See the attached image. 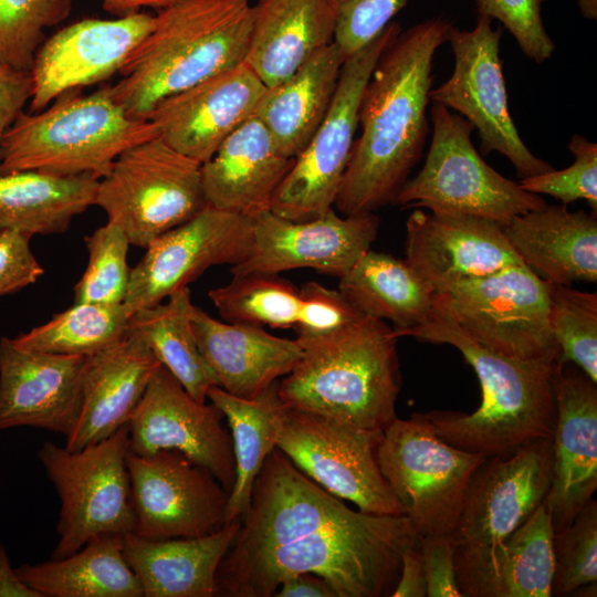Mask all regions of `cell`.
Listing matches in <instances>:
<instances>
[{"instance_id":"12","label":"cell","mask_w":597,"mask_h":597,"mask_svg":"<svg viewBox=\"0 0 597 597\" xmlns=\"http://www.w3.org/2000/svg\"><path fill=\"white\" fill-rule=\"evenodd\" d=\"M400 31L401 25L391 21L346 57L331 107L279 186L271 205L273 213L304 221L334 208L358 128L363 92L380 54Z\"/></svg>"},{"instance_id":"10","label":"cell","mask_w":597,"mask_h":597,"mask_svg":"<svg viewBox=\"0 0 597 597\" xmlns=\"http://www.w3.org/2000/svg\"><path fill=\"white\" fill-rule=\"evenodd\" d=\"M447 313L481 345L507 357L556 366L546 282L523 262L436 293Z\"/></svg>"},{"instance_id":"22","label":"cell","mask_w":597,"mask_h":597,"mask_svg":"<svg viewBox=\"0 0 597 597\" xmlns=\"http://www.w3.org/2000/svg\"><path fill=\"white\" fill-rule=\"evenodd\" d=\"M406 262L434 294L522 263L495 221L461 213L413 210L406 221Z\"/></svg>"},{"instance_id":"3","label":"cell","mask_w":597,"mask_h":597,"mask_svg":"<svg viewBox=\"0 0 597 597\" xmlns=\"http://www.w3.org/2000/svg\"><path fill=\"white\" fill-rule=\"evenodd\" d=\"M395 333L455 347L479 378L482 400L474 412L417 413L447 443L491 457L553 436L554 366L514 359L481 345L436 306L419 325Z\"/></svg>"},{"instance_id":"7","label":"cell","mask_w":597,"mask_h":597,"mask_svg":"<svg viewBox=\"0 0 597 597\" xmlns=\"http://www.w3.org/2000/svg\"><path fill=\"white\" fill-rule=\"evenodd\" d=\"M433 126L425 165L399 190L395 202L430 211L469 214L500 224L546 202L489 166L475 149L473 125L433 103Z\"/></svg>"},{"instance_id":"16","label":"cell","mask_w":597,"mask_h":597,"mask_svg":"<svg viewBox=\"0 0 597 597\" xmlns=\"http://www.w3.org/2000/svg\"><path fill=\"white\" fill-rule=\"evenodd\" d=\"M127 468L134 535L146 540L198 537L228 524L229 492L208 469L182 453L128 451Z\"/></svg>"},{"instance_id":"35","label":"cell","mask_w":597,"mask_h":597,"mask_svg":"<svg viewBox=\"0 0 597 597\" xmlns=\"http://www.w3.org/2000/svg\"><path fill=\"white\" fill-rule=\"evenodd\" d=\"M338 290L362 315L396 331L419 325L433 308V289L406 260L373 250L339 277Z\"/></svg>"},{"instance_id":"51","label":"cell","mask_w":597,"mask_h":597,"mask_svg":"<svg viewBox=\"0 0 597 597\" xmlns=\"http://www.w3.org/2000/svg\"><path fill=\"white\" fill-rule=\"evenodd\" d=\"M392 597H426L427 580L421 561L419 542L407 547L401 554L399 578Z\"/></svg>"},{"instance_id":"40","label":"cell","mask_w":597,"mask_h":597,"mask_svg":"<svg viewBox=\"0 0 597 597\" xmlns=\"http://www.w3.org/2000/svg\"><path fill=\"white\" fill-rule=\"evenodd\" d=\"M548 321L559 348L557 364L570 363L597 384V294L546 282Z\"/></svg>"},{"instance_id":"46","label":"cell","mask_w":597,"mask_h":597,"mask_svg":"<svg viewBox=\"0 0 597 597\" xmlns=\"http://www.w3.org/2000/svg\"><path fill=\"white\" fill-rule=\"evenodd\" d=\"M334 42L347 57L376 38L409 0H329Z\"/></svg>"},{"instance_id":"37","label":"cell","mask_w":597,"mask_h":597,"mask_svg":"<svg viewBox=\"0 0 597 597\" xmlns=\"http://www.w3.org/2000/svg\"><path fill=\"white\" fill-rule=\"evenodd\" d=\"M192 307L190 290L182 287L165 303L132 313L128 331L145 341L195 399L205 402L208 389L218 381L198 347L191 326Z\"/></svg>"},{"instance_id":"43","label":"cell","mask_w":597,"mask_h":597,"mask_svg":"<svg viewBox=\"0 0 597 597\" xmlns=\"http://www.w3.org/2000/svg\"><path fill=\"white\" fill-rule=\"evenodd\" d=\"M552 596L570 595L597 580V501L591 499L552 541Z\"/></svg>"},{"instance_id":"50","label":"cell","mask_w":597,"mask_h":597,"mask_svg":"<svg viewBox=\"0 0 597 597\" xmlns=\"http://www.w3.org/2000/svg\"><path fill=\"white\" fill-rule=\"evenodd\" d=\"M31 95L30 72L0 62V153L4 135L23 112V106Z\"/></svg>"},{"instance_id":"8","label":"cell","mask_w":597,"mask_h":597,"mask_svg":"<svg viewBox=\"0 0 597 597\" xmlns=\"http://www.w3.org/2000/svg\"><path fill=\"white\" fill-rule=\"evenodd\" d=\"M201 165L161 137L150 138L116 158L98 181L95 205L130 245L146 248L207 206Z\"/></svg>"},{"instance_id":"31","label":"cell","mask_w":597,"mask_h":597,"mask_svg":"<svg viewBox=\"0 0 597 597\" xmlns=\"http://www.w3.org/2000/svg\"><path fill=\"white\" fill-rule=\"evenodd\" d=\"M345 60L333 41L290 77L265 88L253 115L284 156L295 158L314 136L331 107Z\"/></svg>"},{"instance_id":"53","label":"cell","mask_w":597,"mask_h":597,"mask_svg":"<svg viewBox=\"0 0 597 597\" xmlns=\"http://www.w3.org/2000/svg\"><path fill=\"white\" fill-rule=\"evenodd\" d=\"M0 597H43L28 586L11 567L4 546L0 543Z\"/></svg>"},{"instance_id":"2","label":"cell","mask_w":597,"mask_h":597,"mask_svg":"<svg viewBox=\"0 0 597 597\" xmlns=\"http://www.w3.org/2000/svg\"><path fill=\"white\" fill-rule=\"evenodd\" d=\"M452 22L436 17L399 34L380 54L362 95L355 139L337 198L343 216L374 212L396 197L429 132L433 60Z\"/></svg>"},{"instance_id":"38","label":"cell","mask_w":597,"mask_h":597,"mask_svg":"<svg viewBox=\"0 0 597 597\" xmlns=\"http://www.w3.org/2000/svg\"><path fill=\"white\" fill-rule=\"evenodd\" d=\"M132 312L122 303H75L28 333L13 338L20 347L62 355L90 356L124 338Z\"/></svg>"},{"instance_id":"18","label":"cell","mask_w":597,"mask_h":597,"mask_svg":"<svg viewBox=\"0 0 597 597\" xmlns=\"http://www.w3.org/2000/svg\"><path fill=\"white\" fill-rule=\"evenodd\" d=\"M223 418L220 409L195 399L160 364L127 423L129 452L178 451L208 469L230 494L235 461Z\"/></svg>"},{"instance_id":"49","label":"cell","mask_w":597,"mask_h":597,"mask_svg":"<svg viewBox=\"0 0 597 597\" xmlns=\"http://www.w3.org/2000/svg\"><path fill=\"white\" fill-rule=\"evenodd\" d=\"M428 597H462L455 576L454 546L450 535L419 536Z\"/></svg>"},{"instance_id":"45","label":"cell","mask_w":597,"mask_h":597,"mask_svg":"<svg viewBox=\"0 0 597 597\" xmlns=\"http://www.w3.org/2000/svg\"><path fill=\"white\" fill-rule=\"evenodd\" d=\"M546 0H475L476 15L498 20L514 36L526 57L543 63L555 44L547 33L542 7Z\"/></svg>"},{"instance_id":"42","label":"cell","mask_w":597,"mask_h":597,"mask_svg":"<svg viewBox=\"0 0 597 597\" xmlns=\"http://www.w3.org/2000/svg\"><path fill=\"white\" fill-rule=\"evenodd\" d=\"M70 10L71 0H0V62L30 72L44 30Z\"/></svg>"},{"instance_id":"5","label":"cell","mask_w":597,"mask_h":597,"mask_svg":"<svg viewBox=\"0 0 597 597\" xmlns=\"http://www.w3.org/2000/svg\"><path fill=\"white\" fill-rule=\"evenodd\" d=\"M296 339L303 355L277 383L285 405L367 429L385 430L397 418L401 376L394 327L363 315L332 334Z\"/></svg>"},{"instance_id":"52","label":"cell","mask_w":597,"mask_h":597,"mask_svg":"<svg viewBox=\"0 0 597 597\" xmlns=\"http://www.w3.org/2000/svg\"><path fill=\"white\" fill-rule=\"evenodd\" d=\"M276 597H337L331 584L313 573H297L285 577L275 595Z\"/></svg>"},{"instance_id":"32","label":"cell","mask_w":597,"mask_h":597,"mask_svg":"<svg viewBox=\"0 0 597 597\" xmlns=\"http://www.w3.org/2000/svg\"><path fill=\"white\" fill-rule=\"evenodd\" d=\"M553 535L544 501L482 563L457 579L462 597H551Z\"/></svg>"},{"instance_id":"25","label":"cell","mask_w":597,"mask_h":597,"mask_svg":"<svg viewBox=\"0 0 597 597\" xmlns=\"http://www.w3.org/2000/svg\"><path fill=\"white\" fill-rule=\"evenodd\" d=\"M160 365L145 341L127 331L117 343L85 358L80 409L65 447L78 450L127 426Z\"/></svg>"},{"instance_id":"39","label":"cell","mask_w":597,"mask_h":597,"mask_svg":"<svg viewBox=\"0 0 597 597\" xmlns=\"http://www.w3.org/2000/svg\"><path fill=\"white\" fill-rule=\"evenodd\" d=\"M232 276L229 283L208 293L226 322L272 328L295 327L300 290L294 284L279 274L253 272Z\"/></svg>"},{"instance_id":"29","label":"cell","mask_w":597,"mask_h":597,"mask_svg":"<svg viewBox=\"0 0 597 597\" xmlns=\"http://www.w3.org/2000/svg\"><path fill=\"white\" fill-rule=\"evenodd\" d=\"M242 519L198 537L146 540L124 535V555L145 597H213L219 564Z\"/></svg>"},{"instance_id":"44","label":"cell","mask_w":597,"mask_h":597,"mask_svg":"<svg viewBox=\"0 0 597 597\" xmlns=\"http://www.w3.org/2000/svg\"><path fill=\"white\" fill-rule=\"evenodd\" d=\"M567 148L574 156L570 166L521 179L519 185L531 193L548 195L558 199L565 206L577 200H585L591 211L596 212L597 144L575 134Z\"/></svg>"},{"instance_id":"34","label":"cell","mask_w":597,"mask_h":597,"mask_svg":"<svg viewBox=\"0 0 597 597\" xmlns=\"http://www.w3.org/2000/svg\"><path fill=\"white\" fill-rule=\"evenodd\" d=\"M15 572L43 597H144L121 534L98 535L71 555L22 564Z\"/></svg>"},{"instance_id":"19","label":"cell","mask_w":597,"mask_h":597,"mask_svg":"<svg viewBox=\"0 0 597 597\" xmlns=\"http://www.w3.org/2000/svg\"><path fill=\"white\" fill-rule=\"evenodd\" d=\"M378 229L374 212L339 216L332 208L318 218L294 221L269 211L253 219L250 249L230 272L279 274L307 268L341 277L370 250Z\"/></svg>"},{"instance_id":"54","label":"cell","mask_w":597,"mask_h":597,"mask_svg":"<svg viewBox=\"0 0 597 597\" xmlns=\"http://www.w3.org/2000/svg\"><path fill=\"white\" fill-rule=\"evenodd\" d=\"M181 0H103V7L119 17L139 12L143 8L161 10Z\"/></svg>"},{"instance_id":"27","label":"cell","mask_w":597,"mask_h":597,"mask_svg":"<svg viewBox=\"0 0 597 597\" xmlns=\"http://www.w3.org/2000/svg\"><path fill=\"white\" fill-rule=\"evenodd\" d=\"M191 326L218 386L239 398L261 395L290 374L303 355L296 338L274 336L262 326L221 322L196 305Z\"/></svg>"},{"instance_id":"24","label":"cell","mask_w":597,"mask_h":597,"mask_svg":"<svg viewBox=\"0 0 597 597\" xmlns=\"http://www.w3.org/2000/svg\"><path fill=\"white\" fill-rule=\"evenodd\" d=\"M85 356L36 352L0 339V430L35 427L65 437L75 423Z\"/></svg>"},{"instance_id":"14","label":"cell","mask_w":597,"mask_h":597,"mask_svg":"<svg viewBox=\"0 0 597 597\" xmlns=\"http://www.w3.org/2000/svg\"><path fill=\"white\" fill-rule=\"evenodd\" d=\"M552 469V437L486 457L470 480L450 534L457 579L482 563L545 501Z\"/></svg>"},{"instance_id":"6","label":"cell","mask_w":597,"mask_h":597,"mask_svg":"<svg viewBox=\"0 0 597 597\" xmlns=\"http://www.w3.org/2000/svg\"><path fill=\"white\" fill-rule=\"evenodd\" d=\"M72 90L44 109L22 112L3 137L0 175L39 170L102 178L134 145L157 137L149 119L129 116L106 85L90 94Z\"/></svg>"},{"instance_id":"33","label":"cell","mask_w":597,"mask_h":597,"mask_svg":"<svg viewBox=\"0 0 597 597\" xmlns=\"http://www.w3.org/2000/svg\"><path fill=\"white\" fill-rule=\"evenodd\" d=\"M100 178L39 170L0 175V229L29 237L65 232L74 217L95 205Z\"/></svg>"},{"instance_id":"4","label":"cell","mask_w":597,"mask_h":597,"mask_svg":"<svg viewBox=\"0 0 597 597\" xmlns=\"http://www.w3.org/2000/svg\"><path fill=\"white\" fill-rule=\"evenodd\" d=\"M252 23L250 0H181L159 10L109 85L114 98L147 119L163 100L244 63Z\"/></svg>"},{"instance_id":"17","label":"cell","mask_w":597,"mask_h":597,"mask_svg":"<svg viewBox=\"0 0 597 597\" xmlns=\"http://www.w3.org/2000/svg\"><path fill=\"white\" fill-rule=\"evenodd\" d=\"M253 219L206 206L189 220L154 239L130 269L124 304L134 313L163 302L214 265H234L247 255Z\"/></svg>"},{"instance_id":"9","label":"cell","mask_w":597,"mask_h":597,"mask_svg":"<svg viewBox=\"0 0 597 597\" xmlns=\"http://www.w3.org/2000/svg\"><path fill=\"white\" fill-rule=\"evenodd\" d=\"M127 426L78 450L44 442L38 455L61 502L59 542L51 558H61L103 534L134 532Z\"/></svg>"},{"instance_id":"21","label":"cell","mask_w":597,"mask_h":597,"mask_svg":"<svg viewBox=\"0 0 597 597\" xmlns=\"http://www.w3.org/2000/svg\"><path fill=\"white\" fill-rule=\"evenodd\" d=\"M556 417L545 503L554 533L567 527L597 489V387L570 363L552 373Z\"/></svg>"},{"instance_id":"11","label":"cell","mask_w":597,"mask_h":597,"mask_svg":"<svg viewBox=\"0 0 597 597\" xmlns=\"http://www.w3.org/2000/svg\"><path fill=\"white\" fill-rule=\"evenodd\" d=\"M380 471L419 536L450 535L470 480L486 455L455 448L412 413L384 430Z\"/></svg>"},{"instance_id":"23","label":"cell","mask_w":597,"mask_h":597,"mask_svg":"<svg viewBox=\"0 0 597 597\" xmlns=\"http://www.w3.org/2000/svg\"><path fill=\"white\" fill-rule=\"evenodd\" d=\"M265 88L242 63L163 100L147 119L168 145L203 164L254 114Z\"/></svg>"},{"instance_id":"48","label":"cell","mask_w":597,"mask_h":597,"mask_svg":"<svg viewBox=\"0 0 597 597\" xmlns=\"http://www.w3.org/2000/svg\"><path fill=\"white\" fill-rule=\"evenodd\" d=\"M31 237L0 229V297L35 283L44 273L30 248Z\"/></svg>"},{"instance_id":"36","label":"cell","mask_w":597,"mask_h":597,"mask_svg":"<svg viewBox=\"0 0 597 597\" xmlns=\"http://www.w3.org/2000/svg\"><path fill=\"white\" fill-rule=\"evenodd\" d=\"M277 383L253 399L235 397L219 386L207 398L223 413L230 428L235 461V482L229 494L228 523L247 512L253 484L269 453L276 448L285 404Z\"/></svg>"},{"instance_id":"41","label":"cell","mask_w":597,"mask_h":597,"mask_svg":"<svg viewBox=\"0 0 597 597\" xmlns=\"http://www.w3.org/2000/svg\"><path fill=\"white\" fill-rule=\"evenodd\" d=\"M88 263L74 286L75 303L117 305L125 301L129 272L130 245L123 229L108 221L84 238Z\"/></svg>"},{"instance_id":"15","label":"cell","mask_w":597,"mask_h":597,"mask_svg":"<svg viewBox=\"0 0 597 597\" xmlns=\"http://www.w3.org/2000/svg\"><path fill=\"white\" fill-rule=\"evenodd\" d=\"M502 31L476 15L471 30L451 28L448 41L454 55L451 76L430 91V100L455 111L478 130L481 151H498L520 179L549 171L553 166L535 156L522 140L510 115L500 59Z\"/></svg>"},{"instance_id":"1","label":"cell","mask_w":597,"mask_h":597,"mask_svg":"<svg viewBox=\"0 0 597 597\" xmlns=\"http://www.w3.org/2000/svg\"><path fill=\"white\" fill-rule=\"evenodd\" d=\"M418 542L406 515L350 509L274 448L219 564L216 596L272 597L297 573L322 576L337 597L391 596L401 554Z\"/></svg>"},{"instance_id":"26","label":"cell","mask_w":597,"mask_h":597,"mask_svg":"<svg viewBox=\"0 0 597 597\" xmlns=\"http://www.w3.org/2000/svg\"><path fill=\"white\" fill-rule=\"evenodd\" d=\"M293 163L252 115L201 165L207 205L255 219L271 211L273 197Z\"/></svg>"},{"instance_id":"20","label":"cell","mask_w":597,"mask_h":597,"mask_svg":"<svg viewBox=\"0 0 597 597\" xmlns=\"http://www.w3.org/2000/svg\"><path fill=\"white\" fill-rule=\"evenodd\" d=\"M153 24L154 15L139 11L117 19H83L60 29L34 55L29 112H40L65 92L119 73Z\"/></svg>"},{"instance_id":"55","label":"cell","mask_w":597,"mask_h":597,"mask_svg":"<svg viewBox=\"0 0 597 597\" xmlns=\"http://www.w3.org/2000/svg\"><path fill=\"white\" fill-rule=\"evenodd\" d=\"M577 4L585 19H597V0H577Z\"/></svg>"},{"instance_id":"13","label":"cell","mask_w":597,"mask_h":597,"mask_svg":"<svg viewBox=\"0 0 597 597\" xmlns=\"http://www.w3.org/2000/svg\"><path fill=\"white\" fill-rule=\"evenodd\" d=\"M384 430L285 405L276 442L304 474L331 494L375 515H405L378 464Z\"/></svg>"},{"instance_id":"47","label":"cell","mask_w":597,"mask_h":597,"mask_svg":"<svg viewBox=\"0 0 597 597\" xmlns=\"http://www.w3.org/2000/svg\"><path fill=\"white\" fill-rule=\"evenodd\" d=\"M298 290L300 310L294 327L297 338L332 334L363 316L338 289H328L312 281Z\"/></svg>"},{"instance_id":"28","label":"cell","mask_w":597,"mask_h":597,"mask_svg":"<svg viewBox=\"0 0 597 597\" xmlns=\"http://www.w3.org/2000/svg\"><path fill=\"white\" fill-rule=\"evenodd\" d=\"M501 226L521 261L545 282L597 281L596 212L545 205Z\"/></svg>"},{"instance_id":"30","label":"cell","mask_w":597,"mask_h":597,"mask_svg":"<svg viewBox=\"0 0 597 597\" xmlns=\"http://www.w3.org/2000/svg\"><path fill=\"white\" fill-rule=\"evenodd\" d=\"M329 0H259L244 63L269 87L334 41Z\"/></svg>"}]
</instances>
